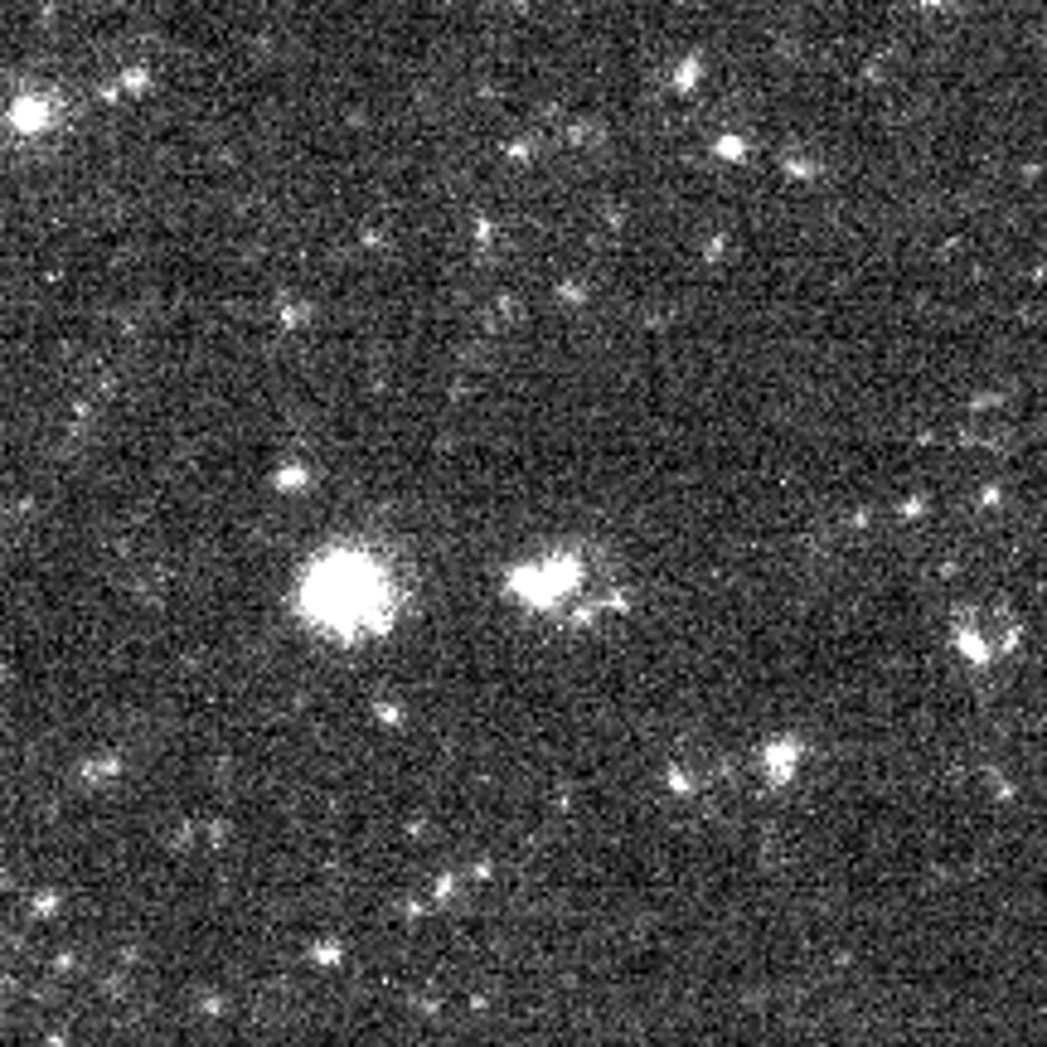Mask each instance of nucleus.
Here are the masks:
<instances>
[{
  "label": "nucleus",
  "mask_w": 1047,
  "mask_h": 1047,
  "mask_svg": "<svg viewBox=\"0 0 1047 1047\" xmlns=\"http://www.w3.org/2000/svg\"><path fill=\"white\" fill-rule=\"evenodd\" d=\"M951 645L970 669H1004L1023 650V616L994 597H965L951 611Z\"/></svg>",
  "instance_id": "f03ea898"
},
{
  "label": "nucleus",
  "mask_w": 1047,
  "mask_h": 1047,
  "mask_svg": "<svg viewBox=\"0 0 1047 1047\" xmlns=\"http://www.w3.org/2000/svg\"><path fill=\"white\" fill-rule=\"evenodd\" d=\"M301 606H306V616L320 621V626H335V631H369V626H383V621H388L393 592H388V577L379 572V563L354 558V553H340V558H325V563L311 568Z\"/></svg>",
  "instance_id": "f257e3e1"
}]
</instances>
